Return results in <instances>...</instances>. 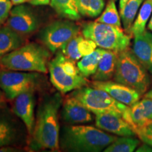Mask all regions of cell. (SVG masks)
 Here are the masks:
<instances>
[{
  "label": "cell",
  "instance_id": "cell-16",
  "mask_svg": "<svg viewBox=\"0 0 152 152\" xmlns=\"http://www.w3.org/2000/svg\"><path fill=\"white\" fill-rule=\"evenodd\" d=\"M96 47L97 45L94 41L78 33L68 42L61 52L66 57L77 62L83 57L92 53Z\"/></svg>",
  "mask_w": 152,
  "mask_h": 152
},
{
  "label": "cell",
  "instance_id": "cell-26",
  "mask_svg": "<svg viewBox=\"0 0 152 152\" xmlns=\"http://www.w3.org/2000/svg\"><path fill=\"white\" fill-rule=\"evenodd\" d=\"M17 130L11 121L0 117V147L13 144L17 138Z\"/></svg>",
  "mask_w": 152,
  "mask_h": 152
},
{
  "label": "cell",
  "instance_id": "cell-8",
  "mask_svg": "<svg viewBox=\"0 0 152 152\" xmlns=\"http://www.w3.org/2000/svg\"><path fill=\"white\" fill-rule=\"evenodd\" d=\"M80 31V28L73 20H58L43 28L39 32V38L45 47L54 54L61 51Z\"/></svg>",
  "mask_w": 152,
  "mask_h": 152
},
{
  "label": "cell",
  "instance_id": "cell-10",
  "mask_svg": "<svg viewBox=\"0 0 152 152\" xmlns=\"http://www.w3.org/2000/svg\"><path fill=\"white\" fill-rule=\"evenodd\" d=\"M40 21L34 10L27 5L15 6L11 9L6 26L21 35H29L36 31Z\"/></svg>",
  "mask_w": 152,
  "mask_h": 152
},
{
  "label": "cell",
  "instance_id": "cell-37",
  "mask_svg": "<svg viewBox=\"0 0 152 152\" xmlns=\"http://www.w3.org/2000/svg\"><path fill=\"white\" fill-rule=\"evenodd\" d=\"M3 102H4V99H3V96H2V94H1V92H0V106H1V105H2Z\"/></svg>",
  "mask_w": 152,
  "mask_h": 152
},
{
  "label": "cell",
  "instance_id": "cell-17",
  "mask_svg": "<svg viewBox=\"0 0 152 152\" xmlns=\"http://www.w3.org/2000/svg\"><path fill=\"white\" fill-rule=\"evenodd\" d=\"M132 52L139 61L152 73V33L145 30L134 36Z\"/></svg>",
  "mask_w": 152,
  "mask_h": 152
},
{
  "label": "cell",
  "instance_id": "cell-20",
  "mask_svg": "<svg viewBox=\"0 0 152 152\" xmlns=\"http://www.w3.org/2000/svg\"><path fill=\"white\" fill-rule=\"evenodd\" d=\"M104 49H96L90 54L87 55L77 63V68L82 75L85 77H90L96 73L99 63L103 55Z\"/></svg>",
  "mask_w": 152,
  "mask_h": 152
},
{
  "label": "cell",
  "instance_id": "cell-34",
  "mask_svg": "<svg viewBox=\"0 0 152 152\" xmlns=\"http://www.w3.org/2000/svg\"><path fill=\"white\" fill-rule=\"evenodd\" d=\"M128 0H119V9H120V12L123 10L124 7L126 4V3L128 2Z\"/></svg>",
  "mask_w": 152,
  "mask_h": 152
},
{
  "label": "cell",
  "instance_id": "cell-11",
  "mask_svg": "<svg viewBox=\"0 0 152 152\" xmlns=\"http://www.w3.org/2000/svg\"><path fill=\"white\" fill-rule=\"evenodd\" d=\"M35 91H28L19 94L15 98L13 111L23 122L30 136L35 128Z\"/></svg>",
  "mask_w": 152,
  "mask_h": 152
},
{
  "label": "cell",
  "instance_id": "cell-9",
  "mask_svg": "<svg viewBox=\"0 0 152 152\" xmlns=\"http://www.w3.org/2000/svg\"><path fill=\"white\" fill-rule=\"evenodd\" d=\"M39 83L37 72H18L1 69L0 71V89L6 97L14 100L16 96L28 91H35Z\"/></svg>",
  "mask_w": 152,
  "mask_h": 152
},
{
  "label": "cell",
  "instance_id": "cell-2",
  "mask_svg": "<svg viewBox=\"0 0 152 152\" xmlns=\"http://www.w3.org/2000/svg\"><path fill=\"white\" fill-rule=\"evenodd\" d=\"M118 137L90 125L64 126L59 135L62 150L73 152H99Z\"/></svg>",
  "mask_w": 152,
  "mask_h": 152
},
{
  "label": "cell",
  "instance_id": "cell-24",
  "mask_svg": "<svg viewBox=\"0 0 152 152\" xmlns=\"http://www.w3.org/2000/svg\"><path fill=\"white\" fill-rule=\"evenodd\" d=\"M152 13V0H145L131 28V35L136 36L145 31L146 25Z\"/></svg>",
  "mask_w": 152,
  "mask_h": 152
},
{
  "label": "cell",
  "instance_id": "cell-13",
  "mask_svg": "<svg viewBox=\"0 0 152 152\" xmlns=\"http://www.w3.org/2000/svg\"><path fill=\"white\" fill-rule=\"evenodd\" d=\"M95 125L98 128L121 137L136 135L130 125L123 117L112 113L96 114Z\"/></svg>",
  "mask_w": 152,
  "mask_h": 152
},
{
  "label": "cell",
  "instance_id": "cell-30",
  "mask_svg": "<svg viewBox=\"0 0 152 152\" xmlns=\"http://www.w3.org/2000/svg\"><path fill=\"white\" fill-rule=\"evenodd\" d=\"M50 1L51 0H32L29 3L34 6H43L50 4Z\"/></svg>",
  "mask_w": 152,
  "mask_h": 152
},
{
  "label": "cell",
  "instance_id": "cell-29",
  "mask_svg": "<svg viewBox=\"0 0 152 152\" xmlns=\"http://www.w3.org/2000/svg\"><path fill=\"white\" fill-rule=\"evenodd\" d=\"M12 6L11 0H0V25L7 21Z\"/></svg>",
  "mask_w": 152,
  "mask_h": 152
},
{
  "label": "cell",
  "instance_id": "cell-35",
  "mask_svg": "<svg viewBox=\"0 0 152 152\" xmlns=\"http://www.w3.org/2000/svg\"><path fill=\"white\" fill-rule=\"evenodd\" d=\"M144 96H147V97H150V98H152V88L151 90L149 91L147 93H146V94L144 95Z\"/></svg>",
  "mask_w": 152,
  "mask_h": 152
},
{
  "label": "cell",
  "instance_id": "cell-36",
  "mask_svg": "<svg viewBox=\"0 0 152 152\" xmlns=\"http://www.w3.org/2000/svg\"><path fill=\"white\" fill-rule=\"evenodd\" d=\"M148 28L152 31V16H151V18H150L149 25H148Z\"/></svg>",
  "mask_w": 152,
  "mask_h": 152
},
{
  "label": "cell",
  "instance_id": "cell-1",
  "mask_svg": "<svg viewBox=\"0 0 152 152\" xmlns=\"http://www.w3.org/2000/svg\"><path fill=\"white\" fill-rule=\"evenodd\" d=\"M63 103L59 93L47 98L39 106L35 128L31 135L30 149L59 151L58 112Z\"/></svg>",
  "mask_w": 152,
  "mask_h": 152
},
{
  "label": "cell",
  "instance_id": "cell-14",
  "mask_svg": "<svg viewBox=\"0 0 152 152\" xmlns=\"http://www.w3.org/2000/svg\"><path fill=\"white\" fill-rule=\"evenodd\" d=\"M62 119L70 125L83 124L90 123L93 118L89 111L78 99L70 95L62 103Z\"/></svg>",
  "mask_w": 152,
  "mask_h": 152
},
{
  "label": "cell",
  "instance_id": "cell-32",
  "mask_svg": "<svg viewBox=\"0 0 152 152\" xmlns=\"http://www.w3.org/2000/svg\"><path fill=\"white\" fill-rule=\"evenodd\" d=\"M13 151H17L16 149H15L14 147H9V146L0 147V152H13Z\"/></svg>",
  "mask_w": 152,
  "mask_h": 152
},
{
  "label": "cell",
  "instance_id": "cell-15",
  "mask_svg": "<svg viewBox=\"0 0 152 152\" xmlns=\"http://www.w3.org/2000/svg\"><path fill=\"white\" fill-rule=\"evenodd\" d=\"M128 124L134 133L138 128L152 124V98L144 96L130 106Z\"/></svg>",
  "mask_w": 152,
  "mask_h": 152
},
{
  "label": "cell",
  "instance_id": "cell-19",
  "mask_svg": "<svg viewBox=\"0 0 152 152\" xmlns=\"http://www.w3.org/2000/svg\"><path fill=\"white\" fill-rule=\"evenodd\" d=\"M22 35L7 26L0 28V58L24 45Z\"/></svg>",
  "mask_w": 152,
  "mask_h": 152
},
{
  "label": "cell",
  "instance_id": "cell-23",
  "mask_svg": "<svg viewBox=\"0 0 152 152\" xmlns=\"http://www.w3.org/2000/svg\"><path fill=\"white\" fill-rule=\"evenodd\" d=\"M75 4L81 16L90 18L99 16L105 6L104 0H75Z\"/></svg>",
  "mask_w": 152,
  "mask_h": 152
},
{
  "label": "cell",
  "instance_id": "cell-5",
  "mask_svg": "<svg viewBox=\"0 0 152 152\" xmlns=\"http://www.w3.org/2000/svg\"><path fill=\"white\" fill-rule=\"evenodd\" d=\"M48 71L53 86L63 94L86 86L88 83L75 61L66 57L61 51L49 61Z\"/></svg>",
  "mask_w": 152,
  "mask_h": 152
},
{
  "label": "cell",
  "instance_id": "cell-7",
  "mask_svg": "<svg viewBox=\"0 0 152 152\" xmlns=\"http://www.w3.org/2000/svg\"><path fill=\"white\" fill-rule=\"evenodd\" d=\"M71 95L78 99L95 115L104 113H115L123 117L128 123L130 106L118 102L105 91L94 87L85 86L73 90Z\"/></svg>",
  "mask_w": 152,
  "mask_h": 152
},
{
  "label": "cell",
  "instance_id": "cell-3",
  "mask_svg": "<svg viewBox=\"0 0 152 152\" xmlns=\"http://www.w3.org/2000/svg\"><path fill=\"white\" fill-rule=\"evenodd\" d=\"M49 51L46 47L37 43L23 45L1 57L0 67L10 71L47 73L50 57Z\"/></svg>",
  "mask_w": 152,
  "mask_h": 152
},
{
  "label": "cell",
  "instance_id": "cell-4",
  "mask_svg": "<svg viewBox=\"0 0 152 152\" xmlns=\"http://www.w3.org/2000/svg\"><path fill=\"white\" fill-rule=\"evenodd\" d=\"M114 80L144 94L149 87L147 70L139 61L132 50L129 48L118 54Z\"/></svg>",
  "mask_w": 152,
  "mask_h": 152
},
{
  "label": "cell",
  "instance_id": "cell-28",
  "mask_svg": "<svg viewBox=\"0 0 152 152\" xmlns=\"http://www.w3.org/2000/svg\"><path fill=\"white\" fill-rule=\"evenodd\" d=\"M135 134L142 142L152 147V124L138 128L135 131Z\"/></svg>",
  "mask_w": 152,
  "mask_h": 152
},
{
  "label": "cell",
  "instance_id": "cell-25",
  "mask_svg": "<svg viewBox=\"0 0 152 152\" xmlns=\"http://www.w3.org/2000/svg\"><path fill=\"white\" fill-rule=\"evenodd\" d=\"M140 141L132 137H118L115 141L109 144L104 152H132L140 145Z\"/></svg>",
  "mask_w": 152,
  "mask_h": 152
},
{
  "label": "cell",
  "instance_id": "cell-33",
  "mask_svg": "<svg viewBox=\"0 0 152 152\" xmlns=\"http://www.w3.org/2000/svg\"><path fill=\"white\" fill-rule=\"evenodd\" d=\"M11 2H12L13 5H20V4H23L26 3V2H28L29 3L30 1H31L32 0H11Z\"/></svg>",
  "mask_w": 152,
  "mask_h": 152
},
{
  "label": "cell",
  "instance_id": "cell-22",
  "mask_svg": "<svg viewBox=\"0 0 152 152\" xmlns=\"http://www.w3.org/2000/svg\"><path fill=\"white\" fill-rule=\"evenodd\" d=\"M145 0H128L122 11L120 12L124 30L131 36V28L136 18L140 6Z\"/></svg>",
  "mask_w": 152,
  "mask_h": 152
},
{
  "label": "cell",
  "instance_id": "cell-27",
  "mask_svg": "<svg viewBox=\"0 0 152 152\" xmlns=\"http://www.w3.org/2000/svg\"><path fill=\"white\" fill-rule=\"evenodd\" d=\"M96 20L102 23L122 28L121 18L118 11L115 0H109L102 15Z\"/></svg>",
  "mask_w": 152,
  "mask_h": 152
},
{
  "label": "cell",
  "instance_id": "cell-12",
  "mask_svg": "<svg viewBox=\"0 0 152 152\" xmlns=\"http://www.w3.org/2000/svg\"><path fill=\"white\" fill-rule=\"evenodd\" d=\"M92 86L105 91L118 102L128 106L138 102L141 96L136 90L117 82L94 81Z\"/></svg>",
  "mask_w": 152,
  "mask_h": 152
},
{
  "label": "cell",
  "instance_id": "cell-31",
  "mask_svg": "<svg viewBox=\"0 0 152 152\" xmlns=\"http://www.w3.org/2000/svg\"><path fill=\"white\" fill-rule=\"evenodd\" d=\"M136 151H140V152H151L152 151V147L151 146L149 145V144H145L144 143V144H142L141 147H140L137 149V150H136Z\"/></svg>",
  "mask_w": 152,
  "mask_h": 152
},
{
  "label": "cell",
  "instance_id": "cell-6",
  "mask_svg": "<svg viewBox=\"0 0 152 152\" xmlns=\"http://www.w3.org/2000/svg\"><path fill=\"white\" fill-rule=\"evenodd\" d=\"M81 33L85 37L94 41L100 48L119 53L129 48L130 37L122 28L98 21L82 25Z\"/></svg>",
  "mask_w": 152,
  "mask_h": 152
},
{
  "label": "cell",
  "instance_id": "cell-18",
  "mask_svg": "<svg viewBox=\"0 0 152 152\" xmlns=\"http://www.w3.org/2000/svg\"><path fill=\"white\" fill-rule=\"evenodd\" d=\"M118 54L113 51L104 50L96 73L92 75L93 80L108 81L113 77L116 68Z\"/></svg>",
  "mask_w": 152,
  "mask_h": 152
},
{
  "label": "cell",
  "instance_id": "cell-21",
  "mask_svg": "<svg viewBox=\"0 0 152 152\" xmlns=\"http://www.w3.org/2000/svg\"><path fill=\"white\" fill-rule=\"evenodd\" d=\"M50 5L58 16L71 20H77L81 16L75 7V0H51Z\"/></svg>",
  "mask_w": 152,
  "mask_h": 152
}]
</instances>
